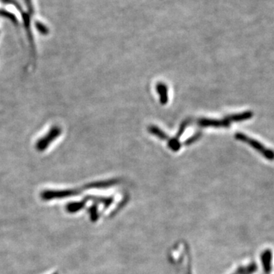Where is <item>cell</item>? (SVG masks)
I'll use <instances>...</instances> for the list:
<instances>
[{"instance_id":"1","label":"cell","mask_w":274,"mask_h":274,"mask_svg":"<svg viewBox=\"0 0 274 274\" xmlns=\"http://www.w3.org/2000/svg\"><path fill=\"white\" fill-rule=\"evenodd\" d=\"M235 137L239 139L240 141H242V142H245L246 143L252 145V147H253L257 151H259L261 155H263L268 160H274L273 151L272 150L269 149V148H265L264 145L260 143L258 141L255 140V139L249 137L248 136L245 135V134H240V133L235 134Z\"/></svg>"},{"instance_id":"2","label":"cell","mask_w":274,"mask_h":274,"mask_svg":"<svg viewBox=\"0 0 274 274\" xmlns=\"http://www.w3.org/2000/svg\"><path fill=\"white\" fill-rule=\"evenodd\" d=\"M232 115L226 117L223 120H212V119L200 118L196 123L200 127H214V128H229L232 123Z\"/></svg>"},{"instance_id":"3","label":"cell","mask_w":274,"mask_h":274,"mask_svg":"<svg viewBox=\"0 0 274 274\" xmlns=\"http://www.w3.org/2000/svg\"><path fill=\"white\" fill-rule=\"evenodd\" d=\"M61 130L59 128H53L51 131H50L49 134L45 137L41 139L39 142L37 143V148L40 151L45 149L47 148V145L53 142V139H56V137H59L60 134Z\"/></svg>"},{"instance_id":"4","label":"cell","mask_w":274,"mask_h":274,"mask_svg":"<svg viewBox=\"0 0 274 274\" xmlns=\"http://www.w3.org/2000/svg\"><path fill=\"white\" fill-rule=\"evenodd\" d=\"M272 258H273V253L270 249H266L262 254H261V259L262 261L263 267H264V272L269 274L272 270Z\"/></svg>"},{"instance_id":"5","label":"cell","mask_w":274,"mask_h":274,"mask_svg":"<svg viewBox=\"0 0 274 274\" xmlns=\"http://www.w3.org/2000/svg\"><path fill=\"white\" fill-rule=\"evenodd\" d=\"M158 93L160 95L161 103L162 105H165L168 102V91H167L166 86L162 83H159L157 85Z\"/></svg>"},{"instance_id":"6","label":"cell","mask_w":274,"mask_h":274,"mask_svg":"<svg viewBox=\"0 0 274 274\" xmlns=\"http://www.w3.org/2000/svg\"><path fill=\"white\" fill-rule=\"evenodd\" d=\"M148 131H149L150 133H151V134H154V135L157 136V137L160 138V139H168V136H167L165 133L162 132L161 130H159V128H156V127H149V128H148Z\"/></svg>"},{"instance_id":"7","label":"cell","mask_w":274,"mask_h":274,"mask_svg":"<svg viewBox=\"0 0 274 274\" xmlns=\"http://www.w3.org/2000/svg\"><path fill=\"white\" fill-rule=\"evenodd\" d=\"M257 269H258L257 264H255V263H252V264H251V265H249V267H248V268L245 270V273L243 272L242 274H253L256 271Z\"/></svg>"},{"instance_id":"8","label":"cell","mask_w":274,"mask_h":274,"mask_svg":"<svg viewBox=\"0 0 274 274\" xmlns=\"http://www.w3.org/2000/svg\"><path fill=\"white\" fill-rule=\"evenodd\" d=\"M37 27H38V30H39L40 32H41V33H43V34L47 33V28H46V27H44V26L43 25V24H38V25H37Z\"/></svg>"},{"instance_id":"9","label":"cell","mask_w":274,"mask_h":274,"mask_svg":"<svg viewBox=\"0 0 274 274\" xmlns=\"http://www.w3.org/2000/svg\"><path fill=\"white\" fill-rule=\"evenodd\" d=\"M26 3H27L28 7L30 8L31 9H32V1H31V0H26Z\"/></svg>"}]
</instances>
